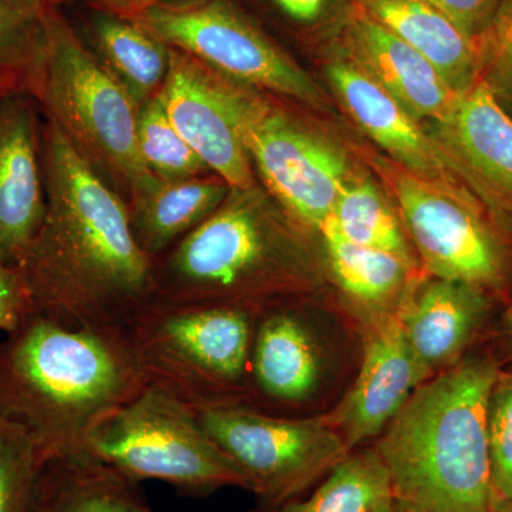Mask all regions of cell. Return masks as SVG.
<instances>
[{"label": "cell", "mask_w": 512, "mask_h": 512, "mask_svg": "<svg viewBox=\"0 0 512 512\" xmlns=\"http://www.w3.org/2000/svg\"><path fill=\"white\" fill-rule=\"evenodd\" d=\"M134 18L165 45L231 82L303 103L322 101L311 77L224 0L144 6Z\"/></svg>", "instance_id": "8fae6325"}, {"label": "cell", "mask_w": 512, "mask_h": 512, "mask_svg": "<svg viewBox=\"0 0 512 512\" xmlns=\"http://www.w3.org/2000/svg\"><path fill=\"white\" fill-rule=\"evenodd\" d=\"M316 330L313 318L288 299L259 306L248 407L288 416L315 399L325 375V352Z\"/></svg>", "instance_id": "7c38bea8"}, {"label": "cell", "mask_w": 512, "mask_h": 512, "mask_svg": "<svg viewBox=\"0 0 512 512\" xmlns=\"http://www.w3.org/2000/svg\"><path fill=\"white\" fill-rule=\"evenodd\" d=\"M26 89L0 96V261L16 266L46 211L42 126Z\"/></svg>", "instance_id": "e0dca14e"}, {"label": "cell", "mask_w": 512, "mask_h": 512, "mask_svg": "<svg viewBox=\"0 0 512 512\" xmlns=\"http://www.w3.org/2000/svg\"><path fill=\"white\" fill-rule=\"evenodd\" d=\"M325 225L357 245L392 252L420 268L400 218L369 181L350 178Z\"/></svg>", "instance_id": "484cf974"}, {"label": "cell", "mask_w": 512, "mask_h": 512, "mask_svg": "<svg viewBox=\"0 0 512 512\" xmlns=\"http://www.w3.org/2000/svg\"><path fill=\"white\" fill-rule=\"evenodd\" d=\"M42 160L45 217L16 265L36 312L69 328L124 330L154 296V261L127 202L49 120Z\"/></svg>", "instance_id": "6da1fadb"}, {"label": "cell", "mask_w": 512, "mask_h": 512, "mask_svg": "<svg viewBox=\"0 0 512 512\" xmlns=\"http://www.w3.org/2000/svg\"><path fill=\"white\" fill-rule=\"evenodd\" d=\"M90 22L97 57L134 103L156 96L170 69V46L131 16L97 9Z\"/></svg>", "instance_id": "cb8c5ba5"}, {"label": "cell", "mask_w": 512, "mask_h": 512, "mask_svg": "<svg viewBox=\"0 0 512 512\" xmlns=\"http://www.w3.org/2000/svg\"><path fill=\"white\" fill-rule=\"evenodd\" d=\"M28 92L67 140L117 192L148 171L137 143L138 106L55 6L39 16Z\"/></svg>", "instance_id": "8992f818"}, {"label": "cell", "mask_w": 512, "mask_h": 512, "mask_svg": "<svg viewBox=\"0 0 512 512\" xmlns=\"http://www.w3.org/2000/svg\"><path fill=\"white\" fill-rule=\"evenodd\" d=\"M500 311L497 302L474 286L417 278L399 318L419 383L447 372L480 346Z\"/></svg>", "instance_id": "5bb4252c"}, {"label": "cell", "mask_w": 512, "mask_h": 512, "mask_svg": "<svg viewBox=\"0 0 512 512\" xmlns=\"http://www.w3.org/2000/svg\"><path fill=\"white\" fill-rule=\"evenodd\" d=\"M298 227L252 190H231L197 228L154 259L153 301L264 303L316 284Z\"/></svg>", "instance_id": "277c9868"}, {"label": "cell", "mask_w": 512, "mask_h": 512, "mask_svg": "<svg viewBox=\"0 0 512 512\" xmlns=\"http://www.w3.org/2000/svg\"><path fill=\"white\" fill-rule=\"evenodd\" d=\"M13 2H15L23 12L28 13V15L33 16V18L39 19L43 10L50 8V6H55L59 0H13Z\"/></svg>", "instance_id": "8d00e7d4"}, {"label": "cell", "mask_w": 512, "mask_h": 512, "mask_svg": "<svg viewBox=\"0 0 512 512\" xmlns=\"http://www.w3.org/2000/svg\"><path fill=\"white\" fill-rule=\"evenodd\" d=\"M497 360L483 343L427 380L375 447L393 498L409 512H490L487 403Z\"/></svg>", "instance_id": "3957f363"}, {"label": "cell", "mask_w": 512, "mask_h": 512, "mask_svg": "<svg viewBox=\"0 0 512 512\" xmlns=\"http://www.w3.org/2000/svg\"><path fill=\"white\" fill-rule=\"evenodd\" d=\"M328 76L350 117L394 163L426 177L458 178L420 120L369 74L343 57L329 64Z\"/></svg>", "instance_id": "d6986e66"}, {"label": "cell", "mask_w": 512, "mask_h": 512, "mask_svg": "<svg viewBox=\"0 0 512 512\" xmlns=\"http://www.w3.org/2000/svg\"><path fill=\"white\" fill-rule=\"evenodd\" d=\"M229 191L220 177L164 180L144 174L126 200L138 244L154 261L207 220Z\"/></svg>", "instance_id": "ffe728a7"}, {"label": "cell", "mask_w": 512, "mask_h": 512, "mask_svg": "<svg viewBox=\"0 0 512 512\" xmlns=\"http://www.w3.org/2000/svg\"><path fill=\"white\" fill-rule=\"evenodd\" d=\"M383 28L413 47L457 93L478 80L477 40L426 0H353Z\"/></svg>", "instance_id": "7402d4cb"}, {"label": "cell", "mask_w": 512, "mask_h": 512, "mask_svg": "<svg viewBox=\"0 0 512 512\" xmlns=\"http://www.w3.org/2000/svg\"><path fill=\"white\" fill-rule=\"evenodd\" d=\"M201 2V0H138L140 9L144 6H163V8H175V6L192 5V3Z\"/></svg>", "instance_id": "74e56055"}, {"label": "cell", "mask_w": 512, "mask_h": 512, "mask_svg": "<svg viewBox=\"0 0 512 512\" xmlns=\"http://www.w3.org/2000/svg\"><path fill=\"white\" fill-rule=\"evenodd\" d=\"M390 500L389 473L373 446L350 451L305 500L251 512H370Z\"/></svg>", "instance_id": "d4e9b609"}, {"label": "cell", "mask_w": 512, "mask_h": 512, "mask_svg": "<svg viewBox=\"0 0 512 512\" xmlns=\"http://www.w3.org/2000/svg\"><path fill=\"white\" fill-rule=\"evenodd\" d=\"M370 512H409V511H407L406 508H404L403 505L399 503V501H396L393 498V500L387 501V503L379 505V507L375 508V510H372Z\"/></svg>", "instance_id": "ab89813d"}, {"label": "cell", "mask_w": 512, "mask_h": 512, "mask_svg": "<svg viewBox=\"0 0 512 512\" xmlns=\"http://www.w3.org/2000/svg\"><path fill=\"white\" fill-rule=\"evenodd\" d=\"M87 454L133 483L156 480L204 497L247 480L211 440L194 409L148 386L90 434Z\"/></svg>", "instance_id": "ba28073f"}, {"label": "cell", "mask_w": 512, "mask_h": 512, "mask_svg": "<svg viewBox=\"0 0 512 512\" xmlns=\"http://www.w3.org/2000/svg\"><path fill=\"white\" fill-rule=\"evenodd\" d=\"M137 143L148 173L164 180L201 177L208 167L171 123L160 92L138 107Z\"/></svg>", "instance_id": "4316f807"}, {"label": "cell", "mask_w": 512, "mask_h": 512, "mask_svg": "<svg viewBox=\"0 0 512 512\" xmlns=\"http://www.w3.org/2000/svg\"><path fill=\"white\" fill-rule=\"evenodd\" d=\"M32 512H154L137 484L84 453L50 460Z\"/></svg>", "instance_id": "603a6c76"}, {"label": "cell", "mask_w": 512, "mask_h": 512, "mask_svg": "<svg viewBox=\"0 0 512 512\" xmlns=\"http://www.w3.org/2000/svg\"><path fill=\"white\" fill-rule=\"evenodd\" d=\"M274 3L286 18L308 25L323 15L329 0H274Z\"/></svg>", "instance_id": "e575fe53"}, {"label": "cell", "mask_w": 512, "mask_h": 512, "mask_svg": "<svg viewBox=\"0 0 512 512\" xmlns=\"http://www.w3.org/2000/svg\"><path fill=\"white\" fill-rule=\"evenodd\" d=\"M498 365L512 362V301L495 316L483 340Z\"/></svg>", "instance_id": "836d02e7"}, {"label": "cell", "mask_w": 512, "mask_h": 512, "mask_svg": "<svg viewBox=\"0 0 512 512\" xmlns=\"http://www.w3.org/2000/svg\"><path fill=\"white\" fill-rule=\"evenodd\" d=\"M357 326L363 355L355 382L335 409L320 416L338 431L349 451L379 439L420 386L399 312Z\"/></svg>", "instance_id": "9a60e30c"}, {"label": "cell", "mask_w": 512, "mask_h": 512, "mask_svg": "<svg viewBox=\"0 0 512 512\" xmlns=\"http://www.w3.org/2000/svg\"><path fill=\"white\" fill-rule=\"evenodd\" d=\"M258 309L247 303L151 301L124 332L150 386L195 412L248 406Z\"/></svg>", "instance_id": "5b68a950"}, {"label": "cell", "mask_w": 512, "mask_h": 512, "mask_svg": "<svg viewBox=\"0 0 512 512\" xmlns=\"http://www.w3.org/2000/svg\"><path fill=\"white\" fill-rule=\"evenodd\" d=\"M490 512H512V500H505V498L498 497L493 493Z\"/></svg>", "instance_id": "f35d334b"}, {"label": "cell", "mask_w": 512, "mask_h": 512, "mask_svg": "<svg viewBox=\"0 0 512 512\" xmlns=\"http://www.w3.org/2000/svg\"><path fill=\"white\" fill-rule=\"evenodd\" d=\"M340 40L345 59L369 74L417 120L440 124L453 114L461 94L426 57L383 28L353 0L343 18Z\"/></svg>", "instance_id": "ac0fdd59"}, {"label": "cell", "mask_w": 512, "mask_h": 512, "mask_svg": "<svg viewBox=\"0 0 512 512\" xmlns=\"http://www.w3.org/2000/svg\"><path fill=\"white\" fill-rule=\"evenodd\" d=\"M94 8L106 10V12L117 13V15L134 16L140 10L138 0H89Z\"/></svg>", "instance_id": "d590c367"}, {"label": "cell", "mask_w": 512, "mask_h": 512, "mask_svg": "<svg viewBox=\"0 0 512 512\" xmlns=\"http://www.w3.org/2000/svg\"><path fill=\"white\" fill-rule=\"evenodd\" d=\"M160 96L171 123L208 170L231 190L256 187L254 167L210 69L170 47V69Z\"/></svg>", "instance_id": "2e32d148"}, {"label": "cell", "mask_w": 512, "mask_h": 512, "mask_svg": "<svg viewBox=\"0 0 512 512\" xmlns=\"http://www.w3.org/2000/svg\"><path fill=\"white\" fill-rule=\"evenodd\" d=\"M214 74L271 197L298 227L319 234L352 178L342 151L251 87Z\"/></svg>", "instance_id": "9c48e42d"}, {"label": "cell", "mask_w": 512, "mask_h": 512, "mask_svg": "<svg viewBox=\"0 0 512 512\" xmlns=\"http://www.w3.org/2000/svg\"><path fill=\"white\" fill-rule=\"evenodd\" d=\"M493 493L512 500V362L498 367L487 403Z\"/></svg>", "instance_id": "f546056e"}, {"label": "cell", "mask_w": 512, "mask_h": 512, "mask_svg": "<svg viewBox=\"0 0 512 512\" xmlns=\"http://www.w3.org/2000/svg\"><path fill=\"white\" fill-rule=\"evenodd\" d=\"M147 386L124 330L69 328L36 312L0 342V409L49 461L80 453Z\"/></svg>", "instance_id": "7a4b0ae2"}, {"label": "cell", "mask_w": 512, "mask_h": 512, "mask_svg": "<svg viewBox=\"0 0 512 512\" xmlns=\"http://www.w3.org/2000/svg\"><path fill=\"white\" fill-rule=\"evenodd\" d=\"M419 264L433 278L463 282L512 301V231L458 178H431L394 161L377 164Z\"/></svg>", "instance_id": "52a82bcc"}, {"label": "cell", "mask_w": 512, "mask_h": 512, "mask_svg": "<svg viewBox=\"0 0 512 512\" xmlns=\"http://www.w3.org/2000/svg\"><path fill=\"white\" fill-rule=\"evenodd\" d=\"M211 440L241 471L261 508L296 500L350 453L320 416L296 419L229 406L197 412Z\"/></svg>", "instance_id": "30bf717a"}, {"label": "cell", "mask_w": 512, "mask_h": 512, "mask_svg": "<svg viewBox=\"0 0 512 512\" xmlns=\"http://www.w3.org/2000/svg\"><path fill=\"white\" fill-rule=\"evenodd\" d=\"M451 171L512 231V116L483 80L433 134Z\"/></svg>", "instance_id": "4fadbf2b"}, {"label": "cell", "mask_w": 512, "mask_h": 512, "mask_svg": "<svg viewBox=\"0 0 512 512\" xmlns=\"http://www.w3.org/2000/svg\"><path fill=\"white\" fill-rule=\"evenodd\" d=\"M33 313L35 305L19 269L0 261V330L12 332Z\"/></svg>", "instance_id": "1f68e13d"}, {"label": "cell", "mask_w": 512, "mask_h": 512, "mask_svg": "<svg viewBox=\"0 0 512 512\" xmlns=\"http://www.w3.org/2000/svg\"><path fill=\"white\" fill-rule=\"evenodd\" d=\"M36 441L0 409V512H32L46 464Z\"/></svg>", "instance_id": "83f0119b"}, {"label": "cell", "mask_w": 512, "mask_h": 512, "mask_svg": "<svg viewBox=\"0 0 512 512\" xmlns=\"http://www.w3.org/2000/svg\"><path fill=\"white\" fill-rule=\"evenodd\" d=\"M453 20L468 36L477 39L493 19L501 0H426Z\"/></svg>", "instance_id": "d6a6232c"}, {"label": "cell", "mask_w": 512, "mask_h": 512, "mask_svg": "<svg viewBox=\"0 0 512 512\" xmlns=\"http://www.w3.org/2000/svg\"><path fill=\"white\" fill-rule=\"evenodd\" d=\"M476 40L478 79L512 116V0H501L493 19Z\"/></svg>", "instance_id": "4dcf8cb0"}, {"label": "cell", "mask_w": 512, "mask_h": 512, "mask_svg": "<svg viewBox=\"0 0 512 512\" xmlns=\"http://www.w3.org/2000/svg\"><path fill=\"white\" fill-rule=\"evenodd\" d=\"M39 42V19L23 12L13 0H0V96L26 89Z\"/></svg>", "instance_id": "f1b7e54d"}, {"label": "cell", "mask_w": 512, "mask_h": 512, "mask_svg": "<svg viewBox=\"0 0 512 512\" xmlns=\"http://www.w3.org/2000/svg\"><path fill=\"white\" fill-rule=\"evenodd\" d=\"M326 269L356 323L399 312L417 266L392 252L357 245L329 225L319 231Z\"/></svg>", "instance_id": "44dd1931"}]
</instances>
